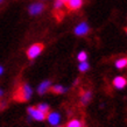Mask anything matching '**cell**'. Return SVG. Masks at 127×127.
I'll return each instance as SVG.
<instances>
[{
    "mask_svg": "<svg viewBox=\"0 0 127 127\" xmlns=\"http://www.w3.org/2000/svg\"><path fill=\"white\" fill-rule=\"evenodd\" d=\"M33 91L28 84H21L13 93V99L16 101H27L31 99Z\"/></svg>",
    "mask_w": 127,
    "mask_h": 127,
    "instance_id": "1",
    "label": "cell"
},
{
    "mask_svg": "<svg viewBox=\"0 0 127 127\" xmlns=\"http://www.w3.org/2000/svg\"><path fill=\"white\" fill-rule=\"evenodd\" d=\"M43 48H44L43 43H35V44H33V46L29 47L27 50V57L29 58V60L36 58L41 53H42Z\"/></svg>",
    "mask_w": 127,
    "mask_h": 127,
    "instance_id": "2",
    "label": "cell"
},
{
    "mask_svg": "<svg viewBox=\"0 0 127 127\" xmlns=\"http://www.w3.org/2000/svg\"><path fill=\"white\" fill-rule=\"evenodd\" d=\"M28 113H29V116L33 117V118H34L35 120H37V121H42V120L47 119V116H48L47 113L40 111L36 106H31V107H28Z\"/></svg>",
    "mask_w": 127,
    "mask_h": 127,
    "instance_id": "3",
    "label": "cell"
},
{
    "mask_svg": "<svg viewBox=\"0 0 127 127\" xmlns=\"http://www.w3.org/2000/svg\"><path fill=\"white\" fill-rule=\"evenodd\" d=\"M44 8H46V5L41 4V2H35L28 7V12L31 15H39L44 11Z\"/></svg>",
    "mask_w": 127,
    "mask_h": 127,
    "instance_id": "4",
    "label": "cell"
},
{
    "mask_svg": "<svg viewBox=\"0 0 127 127\" xmlns=\"http://www.w3.org/2000/svg\"><path fill=\"white\" fill-rule=\"evenodd\" d=\"M83 2H84V0H66V2L64 5H65L68 11L72 12L79 9L83 6Z\"/></svg>",
    "mask_w": 127,
    "mask_h": 127,
    "instance_id": "5",
    "label": "cell"
},
{
    "mask_svg": "<svg viewBox=\"0 0 127 127\" xmlns=\"http://www.w3.org/2000/svg\"><path fill=\"white\" fill-rule=\"evenodd\" d=\"M89 32H90V27H89V25L86 22L79 23L77 27L75 28V34L77 36H84V35L88 34Z\"/></svg>",
    "mask_w": 127,
    "mask_h": 127,
    "instance_id": "6",
    "label": "cell"
},
{
    "mask_svg": "<svg viewBox=\"0 0 127 127\" xmlns=\"http://www.w3.org/2000/svg\"><path fill=\"white\" fill-rule=\"evenodd\" d=\"M47 119H48V121H49L50 125H57L58 123H60V120H61V117H60V114L58 113H56V112H53V113H48V116H47Z\"/></svg>",
    "mask_w": 127,
    "mask_h": 127,
    "instance_id": "7",
    "label": "cell"
},
{
    "mask_svg": "<svg viewBox=\"0 0 127 127\" xmlns=\"http://www.w3.org/2000/svg\"><path fill=\"white\" fill-rule=\"evenodd\" d=\"M127 84V81L125 77H121V76H118L113 79V85L116 86L117 89H124Z\"/></svg>",
    "mask_w": 127,
    "mask_h": 127,
    "instance_id": "8",
    "label": "cell"
},
{
    "mask_svg": "<svg viewBox=\"0 0 127 127\" xmlns=\"http://www.w3.org/2000/svg\"><path fill=\"white\" fill-rule=\"evenodd\" d=\"M91 97H92V93H91V91H85L84 93H82V97H81L82 104H83V105L89 104V101L91 100Z\"/></svg>",
    "mask_w": 127,
    "mask_h": 127,
    "instance_id": "9",
    "label": "cell"
},
{
    "mask_svg": "<svg viewBox=\"0 0 127 127\" xmlns=\"http://www.w3.org/2000/svg\"><path fill=\"white\" fill-rule=\"evenodd\" d=\"M49 88H50V81H44L43 83H41V85L37 89V91H39L40 95H43V93H46V91H48Z\"/></svg>",
    "mask_w": 127,
    "mask_h": 127,
    "instance_id": "10",
    "label": "cell"
},
{
    "mask_svg": "<svg viewBox=\"0 0 127 127\" xmlns=\"http://www.w3.org/2000/svg\"><path fill=\"white\" fill-rule=\"evenodd\" d=\"M126 65H127V60H126V57L120 58V60H118V61L116 62V66L118 68V69H124V68H125Z\"/></svg>",
    "mask_w": 127,
    "mask_h": 127,
    "instance_id": "11",
    "label": "cell"
},
{
    "mask_svg": "<svg viewBox=\"0 0 127 127\" xmlns=\"http://www.w3.org/2000/svg\"><path fill=\"white\" fill-rule=\"evenodd\" d=\"M51 91L54 93H64L66 91V89L61 86V85H55V86L51 88Z\"/></svg>",
    "mask_w": 127,
    "mask_h": 127,
    "instance_id": "12",
    "label": "cell"
},
{
    "mask_svg": "<svg viewBox=\"0 0 127 127\" xmlns=\"http://www.w3.org/2000/svg\"><path fill=\"white\" fill-rule=\"evenodd\" d=\"M65 127H82V121H79V120H77V119H73V120H71L70 123L66 124Z\"/></svg>",
    "mask_w": 127,
    "mask_h": 127,
    "instance_id": "13",
    "label": "cell"
},
{
    "mask_svg": "<svg viewBox=\"0 0 127 127\" xmlns=\"http://www.w3.org/2000/svg\"><path fill=\"white\" fill-rule=\"evenodd\" d=\"M36 107L39 108L40 111H42V112H44V113H47V114H48V113H49V106H48V105L47 104H39L37 105V106H36Z\"/></svg>",
    "mask_w": 127,
    "mask_h": 127,
    "instance_id": "14",
    "label": "cell"
},
{
    "mask_svg": "<svg viewBox=\"0 0 127 127\" xmlns=\"http://www.w3.org/2000/svg\"><path fill=\"white\" fill-rule=\"evenodd\" d=\"M78 69H79V71H82V72L86 71V70L89 69V63H86V61L82 62L81 64H79V66H78Z\"/></svg>",
    "mask_w": 127,
    "mask_h": 127,
    "instance_id": "15",
    "label": "cell"
},
{
    "mask_svg": "<svg viewBox=\"0 0 127 127\" xmlns=\"http://www.w3.org/2000/svg\"><path fill=\"white\" fill-rule=\"evenodd\" d=\"M77 58H78V61L84 62V61H86V58H88V54H86L85 51H81V53L78 54Z\"/></svg>",
    "mask_w": 127,
    "mask_h": 127,
    "instance_id": "16",
    "label": "cell"
},
{
    "mask_svg": "<svg viewBox=\"0 0 127 127\" xmlns=\"http://www.w3.org/2000/svg\"><path fill=\"white\" fill-rule=\"evenodd\" d=\"M63 5H64V4L62 2L61 0H55V2H54V8H55V11H57V9H61Z\"/></svg>",
    "mask_w": 127,
    "mask_h": 127,
    "instance_id": "17",
    "label": "cell"
},
{
    "mask_svg": "<svg viewBox=\"0 0 127 127\" xmlns=\"http://www.w3.org/2000/svg\"><path fill=\"white\" fill-rule=\"evenodd\" d=\"M2 72H4V68H2V66L0 65V75H1Z\"/></svg>",
    "mask_w": 127,
    "mask_h": 127,
    "instance_id": "18",
    "label": "cell"
},
{
    "mask_svg": "<svg viewBox=\"0 0 127 127\" xmlns=\"http://www.w3.org/2000/svg\"><path fill=\"white\" fill-rule=\"evenodd\" d=\"M61 1L63 2V4H65V2H66V0H61Z\"/></svg>",
    "mask_w": 127,
    "mask_h": 127,
    "instance_id": "19",
    "label": "cell"
},
{
    "mask_svg": "<svg viewBox=\"0 0 127 127\" xmlns=\"http://www.w3.org/2000/svg\"><path fill=\"white\" fill-rule=\"evenodd\" d=\"M2 96V91H1V90H0V97Z\"/></svg>",
    "mask_w": 127,
    "mask_h": 127,
    "instance_id": "20",
    "label": "cell"
},
{
    "mask_svg": "<svg viewBox=\"0 0 127 127\" xmlns=\"http://www.w3.org/2000/svg\"><path fill=\"white\" fill-rule=\"evenodd\" d=\"M1 2H4V0H0V4H1Z\"/></svg>",
    "mask_w": 127,
    "mask_h": 127,
    "instance_id": "21",
    "label": "cell"
}]
</instances>
